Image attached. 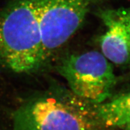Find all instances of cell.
Listing matches in <instances>:
<instances>
[{
	"label": "cell",
	"mask_w": 130,
	"mask_h": 130,
	"mask_svg": "<svg viewBox=\"0 0 130 130\" xmlns=\"http://www.w3.org/2000/svg\"><path fill=\"white\" fill-rule=\"evenodd\" d=\"M41 0H13L0 11V64L30 72L43 64Z\"/></svg>",
	"instance_id": "cell-1"
},
{
	"label": "cell",
	"mask_w": 130,
	"mask_h": 130,
	"mask_svg": "<svg viewBox=\"0 0 130 130\" xmlns=\"http://www.w3.org/2000/svg\"><path fill=\"white\" fill-rule=\"evenodd\" d=\"M57 71L75 95L98 105L109 98L116 83L112 63L97 51L66 56Z\"/></svg>",
	"instance_id": "cell-2"
},
{
	"label": "cell",
	"mask_w": 130,
	"mask_h": 130,
	"mask_svg": "<svg viewBox=\"0 0 130 130\" xmlns=\"http://www.w3.org/2000/svg\"><path fill=\"white\" fill-rule=\"evenodd\" d=\"M96 0H41L40 28L43 61L77 31Z\"/></svg>",
	"instance_id": "cell-3"
},
{
	"label": "cell",
	"mask_w": 130,
	"mask_h": 130,
	"mask_svg": "<svg viewBox=\"0 0 130 130\" xmlns=\"http://www.w3.org/2000/svg\"><path fill=\"white\" fill-rule=\"evenodd\" d=\"M14 121L16 130H90L82 111L53 97L28 102L18 110Z\"/></svg>",
	"instance_id": "cell-4"
},
{
	"label": "cell",
	"mask_w": 130,
	"mask_h": 130,
	"mask_svg": "<svg viewBox=\"0 0 130 130\" xmlns=\"http://www.w3.org/2000/svg\"><path fill=\"white\" fill-rule=\"evenodd\" d=\"M97 14L105 27L101 53L111 63L130 67V7L101 9Z\"/></svg>",
	"instance_id": "cell-5"
},
{
	"label": "cell",
	"mask_w": 130,
	"mask_h": 130,
	"mask_svg": "<svg viewBox=\"0 0 130 130\" xmlns=\"http://www.w3.org/2000/svg\"><path fill=\"white\" fill-rule=\"evenodd\" d=\"M96 113L106 125L122 128L130 119V92L98 104Z\"/></svg>",
	"instance_id": "cell-6"
},
{
	"label": "cell",
	"mask_w": 130,
	"mask_h": 130,
	"mask_svg": "<svg viewBox=\"0 0 130 130\" xmlns=\"http://www.w3.org/2000/svg\"><path fill=\"white\" fill-rule=\"evenodd\" d=\"M122 128L125 130H130V119Z\"/></svg>",
	"instance_id": "cell-7"
}]
</instances>
